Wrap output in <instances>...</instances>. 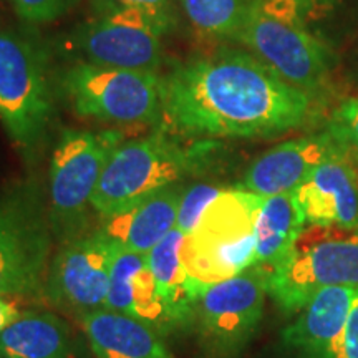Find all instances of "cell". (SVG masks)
<instances>
[{
	"mask_svg": "<svg viewBox=\"0 0 358 358\" xmlns=\"http://www.w3.org/2000/svg\"><path fill=\"white\" fill-rule=\"evenodd\" d=\"M310 113V95L252 53L192 58L163 78V118L187 136H277L302 127Z\"/></svg>",
	"mask_w": 358,
	"mask_h": 358,
	"instance_id": "obj_1",
	"label": "cell"
},
{
	"mask_svg": "<svg viewBox=\"0 0 358 358\" xmlns=\"http://www.w3.org/2000/svg\"><path fill=\"white\" fill-rule=\"evenodd\" d=\"M224 189H219V187L211 185H196L191 186L189 189L182 191L178 208L176 229L185 232L186 236L191 234L192 229L198 226L204 209Z\"/></svg>",
	"mask_w": 358,
	"mask_h": 358,
	"instance_id": "obj_24",
	"label": "cell"
},
{
	"mask_svg": "<svg viewBox=\"0 0 358 358\" xmlns=\"http://www.w3.org/2000/svg\"><path fill=\"white\" fill-rule=\"evenodd\" d=\"M118 249L98 229L69 241L50 262L45 292L80 317L105 307Z\"/></svg>",
	"mask_w": 358,
	"mask_h": 358,
	"instance_id": "obj_12",
	"label": "cell"
},
{
	"mask_svg": "<svg viewBox=\"0 0 358 358\" xmlns=\"http://www.w3.org/2000/svg\"><path fill=\"white\" fill-rule=\"evenodd\" d=\"M22 312L17 307V303L12 301V297H0V334L10 327L13 322L19 320Z\"/></svg>",
	"mask_w": 358,
	"mask_h": 358,
	"instance_id": "obj_28",
	"label": "cell"
},
{
	"mask_svg": "<svg viewBox=\"0 0 358 358\" xmlns=\"http://www.w3.org/2000/svg\"><path fill=\"white\" fill-rule=\"evenodd\" d=\"M330 358H358V295L352 303L345 329Z\"/></svg>",
	"mask_w": 358,
	"mask_h": 358,
	"instance_id": "obj_27",
	"label": "cell"
},
{
	"mask_svg": "<svg viewBox=\"0 0 358 358\" xmlns=\"http://www.w3.org/2000/svg\"><path fill=\"white\" fill-rule=\"evenodd\" d=\"M115 131H65L50 164V224L65 243L83 236L87 209L92 206L101 173L122 145Z\"/></svg>",
	"mask_w": 358,
	"mask_h": 358,
	"instance_id": "obj_7",
	"label": "cell"
},
{
	"mask_svg": "<svg viewBox=\"0 0 358 358\" xmlns=\"http://www.w3.org/2000/svg\"><path fill=\"white\" fill-rule=\"evenodd\" d=\"M329 133L350 158L358 159V98L345 100L334 111Z\"/></svg>",
	"mask_w": 358,
	"mask_h": 358,
	"instance_id": "obj_25",
	"label": "cell"
},
{
	"mask_svg": "<svg viewBox=\"0 0 358 358\" xmlns=\"http://www.w3.org/2000/svg\"><path fill=\"white\" fill-rule=\"evenodd\" d=\"M181 194L182 191L174 186L156 191L101 217L98 231L116 248L148 256L156 244L176 229Z\"/></svg>",
	"mask_w": 358,
	"mask_h": 358,
	"instance_id": "obj_15",
	"label": "cell"
},
{
	"mask_svg": "<svg viewBox=\"0 0 358 358\" xmlns=\"http://www.w3.org/2000/svg\"><path fill=\"white\" fill-rule=\"evenodd\" d=\"M297 2L301 3L307 20H317L332 8L335 0H297Z\"/></svg>",
	"mask_w": 358,
	"mask_h": 358,
	"instance_id": "obj_29",
	"label": "cell"
},
{
	"mask_svg": "<svg viewBox=\"0 0 358 358\" xmlns=\"http://www.w3.org/2000/svg\"><path fill=\"white\" fill-rule=\"evenodd\" d=\"M338 148L330 133L282 143L250 164L243 189L262 198L294 192Z\"/></svg>",
	"mask_w": 358,
	"mask_h": 358,
	"instance_id": "obj_14",
	"label": "cell"
},
{
	"mask_svg": "<svg viewBox=\"0 0 358 358\" xmlns=\"http://www.w3.org/2000/svg\"><path fill=\"white\" fill-rule=\"evenodd\" d=\"M52 100L42 57L29 40L0 30V122L24 150L42 140Z\"/></svg>",
	"mask_w": 358,
	"mask_h": 358,
	"instance_id": "obj_9",
	"label": "cell"
},
{
	"mask_svg": "<svg viewBox=\"0 0 358 358\" xmlns=\"http://www.w3.org/2000/svg\"><path fill=\"white\" fill-rule=\"evenodd\" d=\"M185 239V232L173 229L148 254V262L174 329L194 324L196 307L203 295L182 264Z\"/></svg>",
	"mask_w": 358,
	"mask_h": 358,
	"instance_id": "obj_19",
	"label": "cell"
},
{
	"mask_svg": "<svg viewBox=\"0 0 358 358\" xmlns=\"http://www.w3.org/2000/svg\"><path fill=\"white\" fill-rule=\"evenodd\" d=\"M50 216L34 186H13L0 194V297L43 292L50 268Z\"/></svg>",
	"mask_w": 358,
	"mask_h": 358,
	"instance_id": "obj_6",
	"label": "cell"
},
{
	"mask_svg": "<svg viewBox=\"0 0 358 358\" xmlns=\"http://www.w3.org/2000/svg\"><path fill=\"white\" fill-rule=\"evenodd\" d=\"M82 327L96 358H174L163 335L124 313L96 308L83 313Z\"/></svg>",
	"mask_w": 358,
	"mask_h": 358,
	"instance_id": "obj_18",
	"label": "cell"
},
{
	"mask_svg": "<svg viewBox=\"0 0 358 358\" xmlns=\"http://www.w3.org/2000/svg\"><path fill=\"white\" fill-rule=\"evenodd\" d=\"M0 358H73L69 327L53 313H22L0 334Z\"/></svg>",
	"mask_w": 358,
	"mask_h": 358,
	"instance_id": "obj_21",
	"label": "cell"
},
{
	"mask_svg": "<svg viewBox=\"0 0 358 358\" xmlns=\"http://www.w3.org/2000/svg\"><path fill=\"white\" fill-rule=\"evenodd\" d=\"M358 287H327L303 306L301 315L282 332L289 348L308 358H330L345 329Z\"/></svg>",
	"mask_w": 358,
	"mask_h": 358,
	"instance_id": "obj_16",
	"label": "cell"
},
{
	"mask_svg": "<svg viewBox=\"0 0 358 358\" xmlns=\"http://www.w3.org/2000/svg\"><path fill=\"white\" fill-rule=\"evenodd\" d=\"M164 32L150 17L128 8L98 12L75 32L73 42L87 64L158 71Z\"/></svg>",
	"mask_w": 358,
	"mask_h": 358,
	"instance_id": "obj_11",
	"label": "cell"
},
{
	"mask_svg": "<svg viewBox=\"0 0 358 358\" xmlns=\"http://www.w3.org/2000/svg\"><path fill=\"white\" fill-rule=\"evenodd\" d=\"M234 40L306 93L322 87L330 71L329 48L308 30L297 0H250Z\"/></svg>",
	"mask_w": 358,
	"mask_h": 358,
	"instance_id": "obj_2",
	"label": "cell"
},
{
	"mask_svg": "<svg viewBox=\"0 0 358 358\" xmlns=\"http://www.w3.org/2000/svg\"><path fill=\"white\" fill-rule=\"evenodd\" d=\"M266 198L245 189H224L186 236L182 264L203 290L239 275L256 257V224Z\"/></svg>",
	"mask_w": 358,
	"mask_h": 358,
	"instance_id": "obj_3",
	"label": "cell"
},
{
	"mask_svg": "<svg viewBox=\"0 0 358 358\" xmlns=\"http://www.w3.org/2000/svg\"><path fill=\"white\" fill-rule=\"evenodd\" d=\"M358 287V229L307 224L268 274V295L285 312H299L327 287Z\"/></svg>",
	"mask_w": 358,
	"mask_h": 358,
	"instance_id": "obj_4",
	"label": "cell"
},
{
	"mask_svg": "<svg viewBox=\"0 0 358 358\" xmlns=\"http://www.w3.org/2000/svg\"><path fill=\"white\" fill-rule=\"evenodd\" d=\"M105 308L145 322L161 335L174 329L146 254L118 249L111 267Z\"/></svg>",
	"mask_w": 358,
	"mask_h": 358,
	"instance_id": "obj_17",
	"label": "cell"
},
{
	"mask_svg": "<svg viewBox=\"0 0 358 358\" xmlns=\"http://www.w3.org/2000/svg\"><path fill=\"white\" fill-rule=\"evenodd\" d=\"M186 19L204 37L234 38L250 0H179Z\"/></svg>",
	"mask_w": 358,
	"mask_h": 358,
	"instance_id": "obj_22",
	"label": "cell"
},
{
	"mask_svg": "<svg viewBox=\"0 0 358 358\" xmlns=\"http://www.w3.org/2000/svg\"><path fill=\"white\" fill-rule=\"evenodd\" d=\"M198 156L164 131L122 143L103 169L92 208L106 217L134 201L174 186L196 168Z\"/></svg>",
	"mask_w": 358,
	"mask_h": 358,
	"instance_id": "obj_5",
	"label": "cell"
},
{
	"mask_svg": "<svg viewBox=\"0 0 358 358\" xmlns=\"http://www.w3.org/2000/svg\"><path fill=\"white\" fill-rule=\"evenodd\" d=\"M64 90L80 116L108 123H155L163 118V78L158 71L87 64L64 75Z\"/></svg>",
	"mask_w": 358,
	"mask_h": 358,
	"instance_id": "obj_8",
	"label": "cell"
},
{
	"mask_svg": "<svg viewBox=\"0 0 358 358\" xmlns=\"http://www.w3.org/2000/svg\"><path fill=\"white\" fill-rule=\"evenodd\" d=\"M267 294L268 272L257 266L206 289L194 324L208 352L232 357L243 350L261 324Z\"/></svg>",
	"mask_w": 358,
	"mask_h": 358,
	"instance_id": "obj_10",
	"label": "cell"
},
{
	"mask_svg": "<svg viewBox=\"0 0 358 358\" xmlns=\"http://www.w3.org/2000/svg\"><path fill=\"white\" fill-rule=\"evenodd\" d=\"M98 12L128 8L150 17L164 34L176 25V0H96Z\"/></svg>",
	"mask_w": 358,
	"mask_h": 358,
	"instance_id": "obj_23",
	"label": "cell"
},
{
	"mask_svg": "<svg viewBox=\"0 0 358 358\" xmlns=\"http://www.w3.org/2000/svg\"><path fill=\"white\" fill-rule=\"evenodd\" d=\"M306 226V216L294 192L266 198L256 224V257L252 266L271 274L287 256Z\"/></svg>",
	"mask_w": 358,
	"mask_h": 358,
	"instance_id": "obj_20",
	"label": "cell"
},
{
	"mask_svg": "<svg viewBox=\"0 0 358 358\" xmlns=\"http://www.w3.org/2000/svg\"><path fill=\"white\" fill-rule=\"evenodd\" d=\"M294 194L307 224L358 229V176L343 148L317 166Z\"/></svg>",
	"mask_w": 358,
	"mask_h": 358,
	"instance_id": "obj_13",
	"label": "cell"
},
{
	"mask_svg": "<svg viewBox=\"0 0 358 358\" xmlns=\"http://www.w3.org/2000/svg\"><path fill=\"white\" fill-rule=\"evenodd\" d=\"M22 19L34 24L52 22L62 17L77 0H8Z\"/></svg>",
	"mask_w": 358,
	"mask_h": 358,
	"instance_id": "obj_26",
	"label": "cell"
}]
</instances>
